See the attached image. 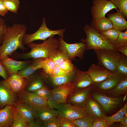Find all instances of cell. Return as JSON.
<instances>
[{"instance_id":"cell-1","label":"cell","mask_w":127,"mask_h":127,"mask_svg":"<svg viewBox=\"0 0 127 127\" xmlns=\"http://www.w3.org/2000/svg\"><path fill=\"white\" fill-rule=\"evenodd\" d=\"M27 29L25 25L18 23L7 27L0 46V60L7 56L11 57L17 49H21L23 52L28 50L22 41Z\"/></svg>"},{"instance_id":"cell-2","label":"cell","mask_w":127,"mask_h":127,"mask_svg":"<svg viewBox=\"0 0 127 127\" xmlns=\"http://www.w3.org/2000/svg\"><path fill=\"white\" fill-rule=\"evenodd\" d=\"M26 45L30 49V51L27 53L17 52L16 55L17 60L48 58L51 52L58 49L59 41L58 40L54 38L53 36L48 38L41 44H36L32 42Z\"/></svg>"},{"instance_id":"cell-3","label":"cell","mask_w":127,"mask_h":127,"mask_svg":"<svg viewBox=\"0 0 127 127\" xmlns=\"http://www.w3.org/2000/svg\"><path fill=\"white\" fill-rule=\"evenodd\" d=\"M83 30L86 38L81 39L80 41L86 44V50L92 49L114 50L112 43L90 25H86Z\"/></svg>"},{"instance_id":"cell-4","label":"cell","mask_w":127,"mask_h":127,"mask_svg":"<svg viewBox=\"0 0 127 127\" xmlns=\"http://www.w3.org/2000/svg\"><path fill=\"white\" fill-rule=\"evenodd\" d=\"M97 65L113 73L117 72V67L120 52L115 50L95 49Z\"/></svg>"},{"instance_id":"cell-5","label":"cell","mask_w":127,"mask_h":127,"mask_svg":"<svg viewBox=\"0 0 127 127\" xmlns=\"http://www.w3.org/2000/svg\"><path fill=\"white\" fill-rule=\"evenodd\" d=\"M65 29L52 30L47 26L45 18H43L42 24L38 29L34 33L31 34H24L23 38V43L24 45L34 41L38 40L44 41L48 38L57 35L63 39Z\"/></svg>"},{"instance_id":"cell-6","label":"cell","mask_w":127,"mask_h":127,"mask_svg":"<svg viewBox=\"0 0 127 127\" xmlns=\"http://www.w3.org/2000/svg\"><path fill=\"white\" fill-rule=\"evenodd\" d=\"M73 88L72 83H68L55 87L47 99L48 106L57 109L60 105L67 103L68 96Z\"/></svg>"},{"instance_id":"cell-7","label":"cell","mask_w":127,"mask_h":127,"mask_svg":"<svg viewBox=\"0 0 127 127\" xmlns=\"http://www.w3.org/2000/svg\"><path fill=\"white\" fill-rule=\"evenodd\" d=\"M59 46L58 49L64 52L69 59L74 60L78 57L82 59L86 50V44L82 42L70 44L67 43L61 37L59 39Z\"/></svg>"},{"instance_id":"cell-8","label":"cell","mask_w":127,"mask_h":127,"mask_svg":"<svg viewBox=\"0 0 127 127\" xmlns=\"http://www.w3.org/2000/svg\"><path fill=\"white\" fill-rule=\"evenodd\" d=\"M57 110L58 111V116L60 118L71 120L85 116L88 114L83 108L67 103L59 105Z\"/></svg>"},{"instance_id":"cell-9","label":"cell","mask_w":127,"mask_h":127,"mask_svg":"<svg viewBox=\"0 0 127 127\" xmlns=\"http://www.w3.org/2000/svg\"><path fill=\"white\" fill-rule=\"evenodd\" d=\"M91 92L90 96L99 103L104 112H109L116 108L123 101V99L120 97H110L95 91Z\"/></svg>"},{"instance_id":"cell-10","label":"cell","mask_w":127,"mask_h":127,"mask_svg":"<svg viewBox=\"0 0 127 127\" xmlns=\"http://www.w3.org/2000/svg\"><path fill=\"white\" fill-rule=\"evenodd\" d=\"M126 76H127L118 72H112L103 80L93 84L92 90L104 94H107Z\"/></svg>"},{"instance_id":"cell-11","label":"cell","mask_w":127,"mask_h":127,"mask_svg":"<svg viewBox=\"0 0 127 127\" xmlns=\"http://www.w3.org/2000/svg\"><path fill=\"white\" fill-rule=\"evenodd\" d=\"M17 101L24 103L35 110L47 106V99L42 98L33 93L23 90L17 95Z\"/></svg>"},{"instance_id":"cell-12","label":"cell","mask_w":127,"mask_h":127,"mask_svg":"<svg viewBox=\"0 0 127 127\" xmlns=\"http://www.w3.org/2000/svg\"><path fill=\"white\" fill-rule=\"evenodd\" d=\"M92 85L84 88L72 89L67 97V103L84 108L92 90Z\"/></svg>"},{"instance_id":"cell-13","label":"cell","mask_w":127,"mask_h":127,"mask_svg":"<svg viewBox=\"0 0 127 127\" xmlns=\"http://www.w3.org/2000/svg\"><path fill=\"white\" fill-rule=\"evenodd\" d=\"M26 79L22 75L14 73L9 75L7 79L1 81L7 88L17 95L24 90Z\"/></svg>"},{"instance_id":"cell-14","label":"cell","mask_w":127,"mask_h":127,"mask_svg":"<svg viewBox=\"0 0 127 127\" xmlns=\"http://www.w3.org/2000/svg\"><path fill=\"white\" fill-rule=\"evenodd\" d=\"M91 11L92 19L105 16L106 14L111 10H118L117 7L109 0H94Z\"/></svg>"},{"instance_id":"cell-15","label":"cell","mask_w":127,"mask_h":127,"mask_svg":"<svg viewBox=\"0 0 127 127\" xmlns=\"http://www.w3.org/2000/svg\"><path fill=\"white\" fill-rule=\"evenodd\" d=\"M32 59L23 61H17L7 56L0 60V62L5 68L8 75L17 73L18 71L27 67L32 61Z\"/></svg>"},{"instance_id":"cell-16","label":"cell","mask_w":127,"mask_h":127,"mask_svg":"<svg viewBox=\"0 0 127 127\" xmlns=\"http://www.w3.org/2000/svg\"><path fill=\"white\" fill-rule=\"evenodd\" d=\"M17 111L14 105H8L0 109V127H11Z\"/></svg>"},{"instance_id":"cell-17","label":"cell","mask_w":127,"mask_h":127,"mask_svg":"<svg viewBox=\"0 0 127 127\" xmlns=\"http://www.w3.org/2000/svg\"><path fill=\"white\" fill-rule=\"evenodd\" d=\"M37 71L26 78L25 90L32 92L45 85L43 80L45 74L43 70Z\"/></svg>"},{"instance_id":"cell-18","label":"cell","mask_w":127,"mask_h":127,"mask_svg":"<svg viewBox=\"0 0 127 127\" xmlns=\"http://www.w3.org/2000/svg\"><path fill=\"white\" fill-rule=\"evenodd\" d=\"M85 72L91 78L93 84L102 81L106 78L112 72L104 68L93 63Z\"/></svg>"},{"instance_id":"cell-19","label":"cell","mask_w":127,"mask_h":127,"mask_svg":"<svg viewBox=\"0 0 127 127\" xmlns=\"http://www.w3.org/2000/svg\"><path fill=\"white\" fill-rule=\"evenodd\" d=\"M72 83L73 89L85 88L93 84L91 79L85 71L79 70L76 67Z\"/></svg>"},{"instance_id":"cell-20","label":"cell","mask_w":127,"mask_h":127,"mask_svg":"<svg viewBox=\"0 0 127 127\" xmlns=\"http://www.w3.org/2000/svg\"><path fill=\"white\" fill-rule=\"evenodd\" d=\"M16 95L7 88L0 80V109L8 105H14L17 101Z\"/></svg>"},{"instance_id":"cell-21","label":"cell","mask_w":127,"mask_h":127,"mask_svg":"<svg viewBox=\"0 0 127 127\" xmlns=\"http://www.w3.org/2000/svg\"><path fill=\"white\" fill-rule=\"evenodd\" d=\"M84 108L88 114L97 118H101L104 115L101 105L90 95L88 98Z\"/></svg>"},{"instance_id":"cell-22","label":"cell","mask_w":127,"mask_h":127,"mask_svg":"<svg viewBox=\"0 0 127 127\" xmlns=\"http://www.w3.org/2000/svg\"><path fill=\"white\" fill-rule=\"evenodd\" d=\"M14 105L18 112L29 123L36 119V110L24 103L17 101Z\"/></svg>"},{"instance_id":"cell-23","label":"cell","mask_w":127,"mask_h":127,"mask_svg":"<svg viewBox=\"0 0 127 127\" xmlns=\"http://www.w3.org/2000/svg\"><path fill=\"white\" fill-rule=\"evenodd\" d=\"M107 16L112 23L113 28L121 32L127 30L126 18L119 10L116 12L109 14Z\"/></svg>"},{"instance_id":"cell-24","label":"cell","mask_w":127,"mask_h":127,"mask_svg":"<svg viewBox=\"0 0 127 127\" xmlns=\"http://www.w3.org/2000/svg\"><path fill=\"white\" fill-rule=\"evenodd\" d=\"M90 25L99 33L113 28L111 21L105 16L93 19Z\"/></svg>"},{"instance_id":"cell-25","label":"cell","mask_w":127,"mask_h":127,"mask_svg":"<svg viewBox=\"0 0 127 127\" xmlns=\"http://www.w3.org/2000/svg\"><path fill=\"white\" fill-rule=\"evenodd\" d=\"M57 110L48 106L37 110L36 119L42 124L53 118L58 116Z\"/></svg>"},{"instance_id":"cell-26","label":"cell","mask_w":127,"mask_h":127,"mask_svg":"<svg viewBox=\"0 0 127 127\" xmlns=\"http://www.w3.org/2000/svg\"><path fill=\"white\" fill-rule=\"evenodd\" d=\"M45 58L33 59L31 62L24 68L18 71L17 73L26 78L42 69L43 62Z\"/></svg>"},{"instance_id":"cell-27","label":"cell","mask_w":127,"mask_h":127,"mask_svg":"<svg viewBox=\"0 0 127 127\" xmlns=\"http://www.w3.org/2000/svg\"><path fill=\"white\" fill-rule=\"evenodd\" d=\"M127 92V76H126L122 79L112 89L107 93V95L112 97H119L126 94Z\"/></svg>"},{"instance_id":"cell-28","label":"cell","mask_w":127,"mask_h":127,"mask_svg":"<svg viewBox=\"0 0 127 127\" xmlns=\"http://www.w3.org/2000/svg\"><path fill=\"white\" fill-rule=\"evenodd\" d=\"M75 69V67H74L72 71L63 75L57 76H49L50 77L53 85L56 87L68 83H72Z\"/></svg>"},{"instance_id":"cell-29","label":"cell","mask_w":127,"mask_h":127,"mask_svg":"<svg viewBox=\"0 0 127 127\" xmlns=\"http://www.w3.org/2000/svg\"><path fill=\"white\" fill-rule=\"evenodd\" d=\"M127 110V103L116 113L112 116H107L104 115L101 119L105 120L110 126L115 122H120L124 117Z\"/></svg>"},{"instance_id":"cell-30","label":"cell","mask_w":127,"mask_h":127,"mask_svg":"<svg viewBox=\"0 0 127 127\" xmlns=\"http://www.w3.org/2000/svg\"><path fill=\"white\" fill-rule=\"evenodd\" d=\"M48 58L53 62L56 66H58L62 61L69 59L64 51L57 49L52 51Z\"/></svg>"},{"instance_id":"cell-31","label":"cell","mask_w":127,"mask_h":127,"mask_svg":"<svg viewBox=\"0 0 127 127\" xmlns=\"http://www.w3.org/2000/svg\"><path fill=\"white\" fill-rule=\"evenodd\" d=\"M97 118L88 114L85 116L72 121L77 127H92L93 122Z\"/></svg>"},{"instance_id":"cell-32","label":"cell","mask_w":127,"mask_h":127,"mask_svg":"<svg viewBox=\"0 0 127 127\" xmlns=\"http://www.w3.org/2000/svg\"><path fill=\"white\" fill-rule=\"evenodd\" d=\"M117 72L127 76V56L121 54L117 67Z\"/></svg>"},{"instance_id":"cell-33","label":"cell","mask_w":127,"mask_h":127,"mask_svg":"<svg viewBox=\"0 0 127 127\" xmlns=\"http://www.w3.org/2000/svg\"><path fill=\"white\" fill-rule=\"evenodd\" d=\"M111 43L114 50L120 47L127 46V30L123 32L120 31L117 40Z\"/></svg>"},{"instance_id":"cell-34","label":"cell","mask_w":127,"mask_h":127,"mask_svg":"<svg viewBox=\"0 0 127 127\" xmlns=\"http://www.w3.org/2000/svg\"><path fill=\"white\" fill-rule=\"evenodd\" d=\"M3 2L8 11L16 14L17 13L20 4L19 0H3Z\"/></svg>"},{"instance_id":"cell-35","label":"cell","mask_w":127,"mask_h":127,"mask_svg":"<svg viewBox=\"0 0 127 127\" xmlns=\"http://www.w3.org/2000/svg\"><path fill=\"white\" fill-rule=\"evenodd\" d=\"M56 66L53 62L47 58L43 61L42 69L45 75L48 76H51Z\"/></svg>"},{"instance_id":"cell-36","label":"cell","mask_w":127,"mask_h":127,"mask_svg":"<svg viewBox=\"0 0 127 127\" xmlns=\"http://www.w3.org/2000/svg\"><path fill=\"white\" fill-rule=\"evenodd\" d=\"M120 31L113 28L106 31L102 32L99 33L112 43L117 39Z\"/></svg>"},{"instance_id":"cell-37","label":"cell","mask_w":127,"mask_h":127,"mask_svg":"<svg viewBox=\"0 0 127 127\" xmlns=\"http://www.w3.org/2000/svg\"><path fill=\"white\" fill-rule=\"evenodd\" d=\"M29 123L17 111L11 127H28Z\"/></svg>"},{"instance_id":"cell-38","label":"cell","mask_w":127,"mask_h":127,"mask_svg":"<svg viewBox=\"0 0 127 127\" xmlns=\"http://www.w3.org/2000/svg\"><path fill=\"white\" fill-rule=\"evenodd\" d=\"M117 8L120 12L127 18V0H110Z\"/></svg>"},{"instance_id":"cell-39","label":"cell","mask_w":127,"mask_h":127,"mask_svg":"<svg viewBox=\"0 0 127 127\" xmlns=\"http://www.w3.org/2000/svg\"><path fill=\"white\" fill-rule=\"evenodd\" d=\"M52 91V90L49 89L44 85L32 92L39 97L48 99L51 95Z\"/></svg>"},{"instance_id":"cell-40","label":"cell","mask_w":127,"mask_h":127,"mask_svg":"<svg viewBox=\"0 0 127 127\" xmlns=\"http://www.w3.org/2000/svg\"><path fill=\"white\" fill-rule=\"evenodd\" d=\"M71 61L69 59L66 60L61 63L59 66L62 69L68 72H71L75 67Z\"/></svg>"},{"instance_id":"cell-41","label":"cell","mask_w":127,"mask_h":127,"mask_svg":"<svg viewBox=\"0 0 127 127\" xmlns=\"http://www.w3.org/2000/svg\"><path fill=\"white\" fill-rule=\"evenodd\" d=\"M60 118L55 116L43 124V127H60Z\"/></svg>"},{"instance_id":"cell-42","label":"cell","mask_w":127,"mask_h":127,"mask_svg":"<svg viewBox=\"0 0 127 127\" xmlns=\"http://www.w3.org/2000/svg\"><path fill=\"white\" fill-rule=\"evenodd\" d=\"M109 126L107 121L101 118L96 119L93 122L92 127H108Z\"/></svg>"},{"instance_id":"cell-43","label":"cell","mask_w":127,"mask_h":127,"mask_svg":"<svg viewBox=\"0 0 127 127\" xmlns=\"http://www.w3.org/2000/svg\"><path fill=\"white\" fill-rule=\"evenodd\" d=\"M75 127L77 126L73 122L72 120L60 118V127Z\"/></svg>"},{"instance_id":"cell-44","label":"cell","mask_w":127,"mask_h":127,"mask_svg":"<svg viewBox=\"0 0 127 127\" xmlns=\"http://www.w3.org/2000/svg\"><path fill=\"white\" fill-rule=\"evenodd\" d=\"M7 27L4 20L0 16V46L2 44L3 36L6 31Z\"/></svg>"},{"instance_id":"cell-45","label":"cell","mask_w":127,"mask_h":127,"mask_svg":"<svg viewBox=\"0 0 127 127\" xmlns=\"http://www.w3.org/2000/svg\"><path fill=\"white\" fill-rule=\"evenodd\" d=\"M69 72L62 69L59 65L56 66L54 70L52 76H60L66 74Z\"/></svg>"},{"instance_id":"cell-46","label":"cell","mask_w":127,"mask_h":127,"mask_svg":"<svg viewBox=\"0 0 127 127\" xmlns=\"http://www.w3.org/2000/svg\"><path fill=\"white\" fill-rule=\"evenodd\" d=\"M3 0H0V16H4L8 13V11L4 6Z\"/></svg>"},{"instance_id":"cell-47","label":"cell","mask_w":127,"mask_h":127,"mask_svg":"<svg viewBox=\"0 0 127 127\" xmlns=\"http://www.w3.org/2000/svg\"><path fill=\"white\" fill-rule=\"evenodd\" d=\"M8 76L5 68L0 62V76L2 77L4 80H5L7 79Z\"/></svg>"},{"instance_id":"cell-48","label":"cell","mask_w":127,"mask_h":127,"mask_svg":"<svg viewBox=\"0 0 127 127\" xmlns=\"http://www.w3.org/2000/svg\"><path fill=\"white\" fill-rule=\"evenodd\" d=\"M43 124L36 119L35 120L29 123L28 127H42Z\"/></svg>"},{"instance_id":"cell-49","label":"cell","mask_w":127,"mask_h":127,"mask_svg":"<svg viewBox=\"0 0 127 127\" xmlns=\"http://www.w3.org/2000/svg\"><path fill=\"white\" fill-rule=\"evenodd\" d=\"M120 122V127H127V111L126 112L124 117Z\"/></svg>"},{"instance_id":"cell-50","label":"cell","mask_w":127,"mask_h":127,"mask_svg":"<svg viewBox=\"0 0 127 127\" xmlns=\"http://www.w3.org/2000/svg\"><path fill=\"white\" fill-rule=\"evenodd\" d=\"M115 50L120 52L127 56V46L119 47Z\"/></svg>"},{"instance_id":"cell-51","label":"cell","mask_w":127,"mask_h":127,"mask_svg":"<svg viewBox=\"0 0 127 127\" xmlns=\"http://www.w3.org/2000/svg\"></svg>"}]
</instances>
